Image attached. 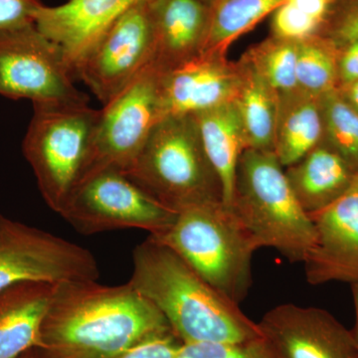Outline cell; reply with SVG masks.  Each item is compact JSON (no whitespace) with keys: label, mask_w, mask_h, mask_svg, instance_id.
<instances>
[{"label":"cell","mask_w":358,"mask_h":358,"mask_svg":"<svg viewBox=\"0 0 358 358\" xmlns=\"http://www.w3.org/2000/svg\"><path fill=\"white\" fill-rule=\"evenodd\" d=\"M173 333L155 305L129 282L56 285L40 329V358H113L155 336Z\"/></svg>","instance_id":"6da1fadb"},{"label":"cell","mask_w":358,"mask_h":358,"mask_svg":"<svg viewBox=\"0 0 358 358\" xmlns=\"http://www.w3.org/2000/svg\"><path fill=\"white\" fill-rule=\"evenodd\" d=\"M129 282L162 313L182 345L236 343L263 336L258 322L239 305L150 235L134 249Z\"/></svg>","instance_id":"7a4b0ae2"},{"label":"cell","mask_w":358,"mask_h":358,"mask_svg":"<svg viewBox=\"0 0 358 358\" xmlns=\"http://www.w3.org/2000/svg\"><path fill=\"white\" fill-rule=\"evenodd\" d=\"M231 208L259 248L274 249L289 263L305 262L315 246V224L296 199L274 150H244Z\"/></svg>","instance_id":"3957f363"},{"label":"cell","mask_w":358,"mask_h":358,"mask_svg":"<svg viewBox=\"0 0 358 358\" xmlns=\"http://www.w3.org/2000/svg\"><path fill=\"white\" fill-rule=\"evenodd\" d=\"M178 254L216 291L239 305L252 286L256 240L222 201L178 211L171 227L150 235Z\"/></svg>","instance_id":"277c9868"},{"label":"cell","mask_w":358,"mask_h":358,"mask_svg":"<svg viewBox=\"0 0 358 358\" xmlns=\"http://www.w3.org/2000/svg\"><path fill=\"white\" fill-rule=\"evenodd\" d=\"M124 174L176 212L222 201L220 180L205 154L192 115H169L160 120Z\"/></svg>","instance_id":"5b68a950"},{"label":"cell","mask_w":358,"mask_h":358,"mask_svg":"<svg viewBox=\"0 0 358 358\" xmlns=\"http://www.w3.org/2000/svg\"><path fill=\"white\" fill-rule=\"evenodd\" d=\"M22 152L49 208L59 214L83 178L100 110L89 103H34Z\"/></svg>","instance_id":"8992f818"},{"label":"cell","mask_w":358,"mask_h":358,"mask_svg":"<svg viewBox=\"0 0 358 358\" xmlns=\"http://www.w3.org/2000/svg\"><path fill=\"white\" fill-rule=\"evenodd\" d=\"M178 212L115 169L85 176L59 215L80 234L141 229L159 235L171 227Z\"/></svg>","instance_id":"52a82bcc"},{"label":"cell","mask_w":358,"mask_h":358,"mask_svg":"<svg viewBox=\"0 0 358 358\" xmlns=\"http://www.w3.org/2000/svg\"><path fill=\"white\" fill-rule=\"evenodd\" d=\"M58 45L35 23L0 29V96L34 103H89Z\"/></svg>","instance_id":"ba28073f"},{"label":"cell","mask_w":358,"mask_h":358,"mask_svg":"<svg viewBox=\"0 0 358 358\" xmlns=\"http://www.w3.org/2000/svg\"><path fill=\"white\" fill-rule=\"evenodd\" d=\"M160 76L162 72L148 63L131 84L103 105L83 178L102 169L126 173L131 169L155 124L164 119Z\"/></svg>","instance_id":"9c48e42d"},{"label":"cell","mask_w":358,"mask_h":358,"mask_svg":"<svg viewBox=\"0 0 358 358\" xmlns=\"http://www.w3.org/2000/svg\"><path fill=\"white\" fill-rule=\"evenodd\" d=\"M88 249L0 214V292L24 282L98 281Z\"/></svg>","instance_id":"30bf717a"},{"label":"cell","mask_w":358,"mask_h":358,"mask_svg":"<svg viewBox=\"0 0 358 358\" xmlns=\"http://www.w3.org/2000/svg\"><path fill=\"white\" fill-rule=\"evenodd\" d=\"M152 1L131 7L110 26L75 71L103 105L121 93L152 60L155 51Z\"/></svg>","instance_id":"8fae6325"},{"label":"cell","mask_w":358,"mask_h":358,"mask_svg":"<svg viewBox=\"0 0 358 358\" xmlns=\"http://www.w3.org/2000/svg\"><path fill=\"white\" fill-rule=\"evenodd\" d=\"M258 324L284 358H358L353 331L322 308L284 303Z\"/></svg>","instance_id":"7c38bea8"},{"label":"cell","mask_w":358,"mask_h":358,"mask_svg":"<svg viewBox=\"0 0 358 358\" xmlns=\"http://www.w3.org/2000/svg\"><path fill=\"white\" fill-rule=\"evenodd\" d=\"M310 216L315 243L303 262L307 281L358 285V173L339 199Z\"/></svg>","instance_id":"4fadbf2b"},{"label":"cell","mask_w":358,"mask_h":358,"mask_svg":"<svg viewBox=\"0 0 358 358\" xmlns=\"http://www.w3.org/2000/svg\"><path fill=\"white\" fill-rule=\"evenodd\" d=\"M241 80L239 63L230 62L227 56L199 54L162 73V115H195L234 102Z\"/></svg>","instance_id":"5bb4252c"},{"label":"cell","mask_w":358,"mask_h":358,"mask_svg":"<svg viewBox=\"0 0 358 358\" xmlns=\"http://www.w3.org/2000/svg\"><path fill=\"white\" fill-rule=\"evenodd\" d=\"M148 1L152 0H68L61 6H42L34 23L58 45L75 74L80 62L120 16Z\"/></svg>","instance_id":"9a60e30c"},{"label":"cell","mask_w":358,"mask_h":358,"mask_svg":"<svg viewBox=\"0 0 358 358\" xmlns=\"http://www.w3.org/2000/svg\"><path fill=\"white\" fill-rule=\"evenodd\" d=\"M155 51L150 63L162 73L201 53L209 22L202 0H152Z\"/></svg>","instance_id":"2e32d148"},{"label":"cell","mask_w":358,"mask_h":358,"mask_svg":"<svg viewBox=\"0 0 358 358\" xmlns=\"http://www.w3.org/2000/svg\"><path fill=\"white\" fill-rule=\"evenodd\" d=\"M56 285L24 282L0 292V358L36 348Z\"/></svg>","instance_id":"e0dca14e"},{"label":"cell","mask_w":358,"mask_h":358,"mask_svg":"<svg viewBox=\"0 0 358 358\" xmlns=\"http://www.w3.org/2000/svg\"><path fill=\"white\" fill-rule=\"evenodd\" d=\"M285 171L296 199L308 215L339 199L357 173L322 143Z\"/></svg>","instance_id":"ac0fdd59"},{"label":"cell","mask_w":358,"mask_h":358,"mask_svg":"<svg viewBox=\"0 0 358 358\" xmlns=\"http://www.w3.org/2000/svg\"><path fill=\"white\" fill-rule=\"evenodd\" d=\"M205 154L220 180L222 202L232 206L238 162L247 150L236 103L230 102L195 115Z\"/></svg>","instance_id":"d6986e66"},{"label":"cell","mask_w":358,"mask_h":358,"mask_svg":"<svg viewBox=\"0 0 358 358\" xmlns=\"http://www.w3.org/2000/svg\"><path fill=\"white\" fill-rule=\"evenodd\" d=\"M324 138L320 98L298 91L280 99L274 152L284 167L300 162Z\"/></svg>","instance_id":"ffe728a7"},{"label":"cell","mask_w":358,"mask_h":358,"mask_svg":"<svg viewBox=\"0 0 358 358\" xmlns=\"http://www.w3.org/2000/svg\"><path fill=\"white\" fill-rule=\"evenodd\" d=\"M238 63L242 80L235 103L243 124L247 148L274 150L280 98L246 60L241 58Z\"/></svg>","instance_id":"44dd1931"},{"label":"cell","mask_w":358,"mask_h":358,"mask_svg":"<svg viewBox=\"0 0 358 358\" xmlns=\"http://www.w3.org/2000/svg\"><path fill=\"white\" fill-rule=\"evenodd\" d=\"M286 0H214L201 53L227 56L228 49ZM200 53V54H201Z\"/></svg>","instance_id":"7402d4cb"},{"label":"cell","mask_w":358,"mask_h":358,"mask_svg":"<svg viewBox=\"0 0 358 358\" xmlns=\"http://www.w3.org/2000/svg\"><path fill=\"white\" fill-rule=\"evenodd\" d=\"M338 49L317 35L298 42L296 83L298 90L320 98L338 89Z\"/></svg>","instance_id":"603a6c76"},{"label":"cell","mask_w":358,"mask_h":358,"mask_svg":"<svg viewBox=\"0 0 358 358\" xmlns=\"http://www.w3.org/2000/svg\"><path fill=\"white\" fill-rule=\"evenodd\" d=\"M298 42L272 36L254 45L242 56L274 90L280 99L298 92Z\"/></svg>","instance_id":"cb8c5ba5"},{"label":"cell","mask_w":358,"mask_h":358,"mask_svg":"<svg viewBox=\"0 0 358 358\" xmlns=\"http://www.w3.org/2000/svg\"><path fill=\"white\" fill-rule=\"evenodd\" d=\"M324 138L322 143L341 155L358 173V112L338 90L320 96Z\"/></svg>","instance_id":"d4e9b609"},{"label":"cell","mask_w":358,"mask_h":358,"mask_svg":"<svg viewBox=\"0 0 358 358\" xmlns=\"http://www.w3.org/2000/svg\"><path fill=\"white\" fill-rule=\"evenodd\" d=\"M176 358H284L266 336L222 343L181 345Z\"/></svg>","instance_id":"484cf974"},{"label":"cell","mask_w":358,"mask_h":358,"mask_svg":"<svg viewBox=\"0 0 358 358\" xmlns=\"http://www.w3.org/2000/svg\"><path fill=\"white\" fill-rule=\"evenodd\" d=\"M320 36L331 41L338 49L358 41V0H334Z\"/></svg>","instance_id":"4316f807"},{"label":"cell","mask_w":358,"mask_h":358,"mask_svg":"<svg viewBox=\"0 0 358 358\" xmlns=\"http://www.w3.org/2000/svg\"><path fill=\"white\" fill-rule=\"evenodd\" d=\"M181 341L169 333L148 338L113 358H176Z\"/></svg>","instance_id":"83f0119b"},{"label":"cell","mask_w":358,"mask_h":358,"mask_svg":"<svg viewBox=\"0 0 358 358\" xmlns=\"http://www.w3.org/2000/svg\"><path fill=\"white\" fill-rule=\"evenodd\" d=\"M41 0H0V29L34 23Z\"/></svg>","instance_id":"f1b7e54d"},{"label":"cell","mask_w":358,"mask_h":358,"mask_svg":"<svg viewBox=\"0 0 358 358\" xmlns=\"http://www.w3.org/2000/svg\"><path fill=\"white\" fill-rule=\"evenodd\" d=\"M338 88L358 80V41L338 49Z\"/></svg>","instance_id":"f546056e"},{"label":"cell","mask_w":358,"mask_h":358,"mask_svg":"<svg viewBox=\"0 0 358 358\" xmlns=\"http://www.w3.org/2000/svg\"><path fill=\"white\" fill-rule=\"evenodd\" d=\"M346 102L358 112V80L338 89Z\"/></svg>","instance_id":"4dcf8cb0"},{"label":"cell","mask_w":358,"mask_h":358,"mask_svg":"<svg viewBox=\"0 0 358 358\" xmlns=\"http://www.w3.org/2000/svg\"><path fill=\"white\" fill-rule=\"evenodd\" d=\"M353 301H355V315H357V326H355L353 333L355 334V338L358 341V285H353L352 286Z\"/></svg>","instance_id":"1f68e13d"},{"label":"cell","mask_w":358,"mask_h":358,"mask_svg":"<svg viewBox=\"0 0 358 358\" xmlns=\"http://www.w3.org/2000/svg\"><path fill=\"white\" fill-rule=\"evenodd\" d=\"M15 358H40V357L38 353L35 352L34 348H31V350H27V352L21 353L20 355Z\"/></svg>","instance_id":"d6a6232c"},{"label":"cell","mask_w":358,"mask_h":358,"mask_svg":"<svg viewBox=\"0 0 358 358\" xmlns=\"http://www.w3.org/2000/svg\"><path fill=\"white\" fill-rule=\"evenodd\" d=\"M202 1H204L205 3H207L209 6V4H210L212 1H214V0H202Z\"/></svg>","instance_id":"836d02e7"}]
</instances>
